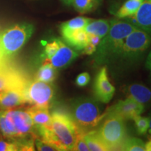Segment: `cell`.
Wrapping results in <instances>:
<instances>
[{
  "instance_id": "cell-1",
  "label": "cell",
  "mask_w": 151,
  "mask_h": 151,
  "mask_svg": "<svg viewBox=\"0 0 151 151\" xmlns=\"http://www.w3.org/2000/svg\"><path fill=\"white\" fill-rule=\"evenodd\" d=\"M0 110V136L14 141L20 151L35 150L36 129L29 112L22 108Z\"/></svg>"
},
{
  "instance_id": "cell-2",
  "label": "cell",
  "mask_w": 151,
  "mask_h": 151,
  "mask_svg": "<svg viewBox=\"0 0 151 151\" xmlns=\"http://www.w3.org/2000/svg\"><path fill=\"white\" fill-rule=\"evenodd\" d=\"M35 129L40 139L51 143L58 150H73L80 132L71 115L60 111L52 113L49 125Z\"/></svg>"
},
{
  "instance_id": "cell-3",
  "label": "cell",
  "mask_w": 151,
  "mask_h": 151,
  "mask_svg": "<svg viewBox=\"0 0 151 151\" xmlns=\"http://www.w3.org/2000/svg\"><path fill=\"white\" fill-rule=\"evenodd\" d=\"M33 32L34 26L27 22L0 26V69L13 67V60Z\"/></svg>"
},
{
  "instance_id": "cell-4",
  "label": "cell",
  "mask_w": 151,
  "mask_h": 151,
  "mask_svg": "<svg viewBox=\"0 0 151 151\" xmlns=\"http://www.w3.org/2000/svg\"><path fill=\"white\" fill-rule=\"evenodd\" d=\"M137 28L126 19L111 20L108 33L101 39L94 52V59L96 65L107 63L118 58L126 37Z\"/></svg>"
},
{
  "instance_id": "cell-5",
  "label": "cell",
  "mask_w": 151,
  "mask_h": 151,
  "mask_svg": "<svg viewBox=\"0 0 151 151\" xmlns=\"http://www.w3.org/2000/svg\"><path fill=\"white\" fill-rule=\"evenodd\" d=\"M71 116L79 131L83 133L92 130L103 118L97 101L88 97L78 98L73 101Z\"/></svg>"
},
{
  "instance_id": "cell-6",
  "label": "cell",
  "mask_w": 151,
  "mask_h": 151,
  "mask_svg": "<svg viewBox=\"0 0 151 151\" xmlns=\"http://www.w3.org/2000/svg\"><path fill=\"white\" fill-rule=\"evenodd\" d=\"M97 133L109 150H120L127 138L124 120L117 115L108 113Z\"/></svg>"
},
{
  "instance_id": "cell-7",
  "label": "cell",
  "mask_w": 151,
  "mask_h": 151,
  "mask_svg": "<svg viewBox=\"0 0 151 151\" xmlns=\"http://www.w3.org/2000/svg\"><path fill=\"white\" fill-rule=\"evenodd\" d=\"M150 44L151 36L137 28L126 37L118 58L127 62L135 61L143 55Z\"/></svg>"
},
{
  "instance_id": "cell-8",
  "label": "cell",
  "mask_w": 151,
  "mask_h": 151,
  "mask_svg": "<svg viewBox=\"0 0 151 151\" xmlns=\"http://www.w3.org/2000/svg\"><path fill=\"white\" fill-rule=\"evenodd\" d=\"M24 93L27 103L49 108L54 95V90L50 83L36 79L31 83L28 82Z\"/></svg>"
},
{
  "instance_id": "cell-9",
  "label": "cell",
  "mask_w": 151,
  "mask_h": 151,
  "mask_svg": "<svg viewBox=\"0 0 151 151\" xmlns=\"http://www.w3.org/2000/svg\"><path fill=\"white\" fill-rule=\"evenodd\" d=\"M114 93L115 88L109 81L106 67H103L94 81V94L96 99L101 103L107 104L112 99Z\"/></svg>"
},
{
  "instance_id": "cell-10",
  "label": "cell",
  "mask_w": 151,
  "mask_h": 151,
  "mask_svg": "<svg viewBox=\"0 0 151 151\" xmlns=\"http://www.w3.org/2000/svg\"><path fill=\"white\" fill-rule=\"evenodd\" d=\"M143 111L144 106L127 97L126 99L119 101L111 107L109 113L117 115L124 120H133L135 117L141 115Z\"/></svg>"
},
{
  "instance_id": "cell-11",
  "label": "cell",
  "mask_w": 151,
  "mask_h": 151,
  "mask_svg": "<svg viewBox=\"0 0 151 151\" xmlns=\"http://www.w3.org/2000/svg\"><path fill=\"white\" fill-rule=\"evenodd\" d=\"M25 88H12L0 92V110L15 109L27 103Z\"/></svg>"
},
{
  "instance_id": "cell-12",
  "label": "cell",
  "mask_w": 151,
  "mask_h": 151,
  "mask_svg": "<svg viewBox=\"0 0 151 151\" xmlns=\"http://www.w3.org/2000/svg\"><path fill=\"white\" fill-rule=\"evenodd\" d=\"M28 81L14 67L0 69V92L12 88H25Z\"/></svg>"
},
{
  "instance_id": "cell-13",
  "label": "cell",
  "mask_w": 151,
  "mask_h": 151,
  "mask_svg": "<svg viewBox=\"0 0 151 151\" xmlns=\"http://www.w3.org/2000/svg\"><path fill=\"white\" fill-rule=\"evenodd\" d=\"M124 19L151 36V0H143L133 16Z\"/></svg>"
},
{
  "instance_id": "cell-14",
  "label": "cell",
  "mask_w": 151,
  "mask_h": 151,
  "mask_svg": "<svg viewBox=\"0 0 151 151\" xmlns=\"http://www.w3.org/2000/svg\"><path fill=\"white\" fill-rule=\"evenodd\" d=\"M78 56V55L70 48V46H67L65 43L60 40L59 46L53 55L44 62H48L56 69H60L70 65Z\"/></svg>"
},
{
  "instance_id": "cell-15",
  "label": "cell",
  "mask_w": 151,
  "mask_h": 151,
  "mask_svg": "<svg viewBox=\"0 0 151 151\" xmlns=\"http://www.w3.org/2000/svg\"><path fill=\"white\" fill-rule=\"evenodd\" d=\"M35 128L46 127L49 125L51 121V114L49 112L48 107L39 106L32 105V106L27 108Z\"/></svg>"
},
{
  "instance_id": "cell-16",
  "label": "cell",
  "mask_w": 151,
  "mask_h": 151,
  "mask_svg": "<svg viewBox=\"0 0 151 151\" xmlns=\"http://www.w3.org/2000/svg\"><path fill=\"white\" fill-rule=\"evenodd\" d=\"M127 97L144 106L151 101V90L141 84L134 83L127 88Z\"/></svg>"
},
{
  "instance_id": "cell-17",
  "label": "cell",
  "mask_w": 151,
  "mask_h": 151,
  "mask_svg": "<svg viewBox=\"0 0 151 151\" xmlns=\"http://www.w3.org/2000/svg\"><path fill=\"white\" fill-rule=\"evenodd\" d=\"M91 20L85 17H76L62 23L60 25V32L63 39L74 31L84 29Z\"/></svg>"
},
{
  "instance_id": "cell-18",
  "label": "cell",
  "mask_w": 151,
  "mask_h": 151,
  "mask_svg": "<svg viewBox=\"0 0 151 151\" xmlns=\"http://www.w3.org/2000/svg\"><path fill=\"white\" fill-rule=\"evenodd\" d=\"M111 21L104 19L91 20L84 28V30L89 35H94L102 39L108 33L110 28Z\"/></svg>"
},
{
  "instance_id": "cell-19",
  "label": "cell",
  "mask_w": 151,
  "mask_h": 151,
  "mask_svg": "<svg viewBox=\"0 0 151 151\" xmlns=\"http://www.w3.org/2000/svg\"><path fill=\"white\" fill-rule=\"evenodd\" d=\"M64 40L76 50H83L88 43V34L84 29H78L64 38Z\"/></svg>"
},
{
  "instance_id": "cell-20",
  "label": "cell",
  "mask_w": 151,
  "mask_h": 151,
  "mask_svg": "<svg viewBox=\"0 0 151 151\" xmlns=\"http://www.w3.org/2000/svg\"><path fill=\"white\" fill-rule=\"evenodd\" d=\"M85 141L91 151H106L109 150L104 143L98 135L97 131L90 130L84 134Z\"/></svg>"
},
{
  "instance_id": "cell-21",
  "label": "cell",
  "mask_w": 151,
  "mask_h": 151,
  "mask_svg": "<svg viewBox=\"0 0 151 151\" xmlns=\"http://www.w3.org/2000/svg\"><path fill=\"white\" fill-rule=\"evenodd\" d=\"M143 0H127L116 13L118 19H124L133 16L137 12Z\"/></svg>"
},
{
  "instance_id": "cell-22",
  "label": "cell",
  "mask_w": 151,
  "mask_h": 151,
  "mask_svg": "<svg viewBox=\"0 0 151 151\" xmlns=\"http://www.w3.org/2000/svg\"><path fill=\"white\" fill-rule=\"evenodd\" d=\"M57 69L51 64L44 62L37 73L36 79L46 83H52L56 78Z\"/></svg>"
},
{
  "instance_id": "cell-23",
  "label": "cell",
  "mask_w": 151,
  "mask_h": 151,
  "mask_svg": "<svg viewBox=\"0 0 151 151\" xmlns=\"http://www.w3.org/2000/svg\"><path fill=\"white\" fill-rule=\"evenodd\" d=\"M120 150L146 151L145 143L140 139L136 137H127L122 143Z\"/></svg>"
},
{
  "instance_id": "cell-24",
  "label": "cell",
  "mask_w": 151,
  "mask_h": 151,
  "mask_svg": "<svg viewBox=\"0 0 151 151\" xmlns=\"http://www.w3.org/2000/svg\"><path fill=\"white\" fill-rule=\"evenodd\" d=\"M71 4L78 12L86 14L93 11L99 3L97 0H73Z\"/></svg>"
},
{
  "instance_id": "cell-25",
  "label": "cell",
  "mask_w": 151,
  "mask_h": 151,
  "mask_svg": "<svg viewBox=\"0 0 151 151\" xmlns=\"http://www.w3.org/2000/svg\"><path fill=\"white\" fill-rule=\"evenodd\" d=\"M134 121L136 128L139 134H145L149 129V120L146 117L141 116V115L137 116L133 119Z\"/></svg>"
},
{
  "instance_id": "cell-26",
  "label": "cell",
  "mask_w": 151,
  "mask_h": 151,
  "mask_svg": "<svg viewBox=\"0 0 151 151\" xmlns=\"http://www.w3.org/2000/svg\"><path fill=\"white\" fill-rule=\"evenodd\" d=\"M35 146L39 151H55L58 149L51 143L43 140L40 138L36 137L35 140Z\"/></svg>"
},
{
  "instance_id": "cell-27",
  "label": "cell",
  "mask_w": 151,
  "mask_h": 151,
  "mask_svg": "<svg viewBox=\"0 0 151 151\" xmlns=\"http://www.w3.org/2000/svg\"><path fill=\"white\" fill-rule=\"evenodd\" d=\"M0 151H20L14 141L4 139L0 136Z\"/></svg>"
},
{
  "instance_id": "cell-28",
  "label": "cell",
  "mask_w": 151,
  "mask_h": 151,
  "mask_svg": "<svg viewBox=\"0 0 151 151\" xmlns=\"http://www.w3.org/2000/svg\"><path fill=\"white\" fill-rule=\"evenodd\" d=\"M83 132H80L77 136L76 139L74 146H73V150L76 151H89V148L85 141Z\"/></svg>"
},
{
  "instance_id": "cell-29",
  "label": "cell",
  "mask_w": 151,
  "mask_h": 151,
  "mask_svg": "<svg viewBox=\"0 0 151 151\" xmlns=\"http://www.w3.org/2000/svg\"><path fill=\"white\" fill-rule=\"evenodd\" d=\"M90 77L88 73L84 72L80 73L76 79V83L79 87L86 86L90 82Z\"/></svg>"
},
{
  "instance_id": "cell-30",
  "label": "cell",
  "mask_w": 151,
  "mask_h": 151,
  "mask_svg": "<svg viewBox=\"0 0 151 151\" xmlns=\"http://www.w3.org/2000/svg\"><path fill=\"white\" fill-rule=\"evenodd\" d=\"M97 46L94 45L93 43H90L88 41V44L86 45V47L83 48V52L84 53H86V55H92L97 50Z\"/></svg>"
},
{
  "instance_id": "cell-31",
  "label": "cell",
  "mask_w": 151,
  "mask_h": 151,
  "mask_svg": "<svg viewBox=\"0 0 151 151\" xmlns=\"http://www.w3.org/2000/svg\"><path fill=\"white\" fill-rule=\"evenodd\" d=\"M146 67L151 72V50L149 53L148 58H147V61H146Z\"/></svg>"
},
{
  "instance_id": "cell-32",
  "label": "cell",
  "mask_w": 151,
  "mask_h": 151,
  "mask_svg": "<svg viewBox=\"0 0 151 151\" xmlns=\"http://www.w3.org/2000/svg\"><path fill=\"white\" fill-rule=\"evenodd\" d=\"M145 148L146 151H151V139L146 143H145Z\"/></svg>"
},
{
  "instance_id": "cell-33",
  "label": "cell",
  "mask_w": 151,
  "mask_h": 151,
  "mask_svg": "<svg viewBox=\"0 0 151 151\" xmlns=\"http://www.w3.org/2000/svg\"><path fill=\"white\" fill-rule=\"evenodd\" d=\"M149 120V131H150V133L151 134V112L149 114V116L148 117Z\"/></svg>"
},
{
  "instance_id": "cell-34",
  "label": "cell",
  "mask_w": 151,
  "mask_h": 151,
  "mask_svg": "<svg viewBox=\"0 0 151 151\" xmlns=\"http://www.w3.org/2000/svg\"><path fill=\"white\" fill-rule=\"evenodd\" d=\"M62 1L65 2L66 4H68V5H70L72 4V1L73 0H62Z\"/></svg>"
},
{
  "instance_id": "cell-35",
  "label": "cell",
  "mask_w": 151,
  "mask_h": 151,
  "mask_svg": "<svg viewBox=\"0 0 151 151\" xmlns=\"http://www.w3.org/2000/svg\"><path fill=\"white\" fill-rule=\"evenodd\" d=\"M97 1L99 4H100V2H101V0H97Z\"/></svg>"
}]
</instances>
